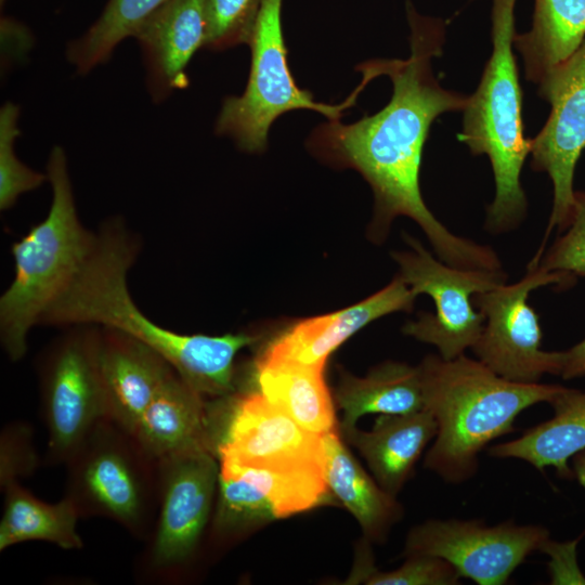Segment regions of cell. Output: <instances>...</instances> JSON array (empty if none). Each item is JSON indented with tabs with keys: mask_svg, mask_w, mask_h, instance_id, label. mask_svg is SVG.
Here are the masks:
<instances>
[{
	"mask_svg": "<svg viewBox=\"0 0 585 585\" xmlns=\"http://www.w3.org/2000/svg\"><path fill=\"white\" fill-rule=\"evenodd\" d=\"M411 54L405 60L377 58L356 66L372 79L390 78L388 104L353 123L340 119L317 126L309 148L323 159L358 170L373 188L375 220L388 227L399 216L413 219L425 232L438 258L460 269L502 270L489 246L448 231L428 209L419 187L422 151L432 122L443 113L464 110L468 96L446 90L431 61L442 54L445 23L420 15L406 0Z\"/></svg>",
	"mask_w": 585,
	"mask_h": 585,
	"instance_id": "6da1fadb",
	"label": "cell"
},
{
	"mask_svg": "<svg viewBox=\"0 0 585 585\" xmlns=\"http://www.w3.org/2000/svg\"><path fill=\"white\" fill-rule=\"evenodd\" d=\"M140 242L119 218L104 222L95 245L68 288L43 313L39 325H95L126 333L161 354L177 374L205 396L235 390L236 354L259 340L250 334L185 335L154 323L136 307L127 275Z\"/></svg>",
	"mask_w": 585,
	"mask_h": 585,
	"instance_id": "7a4b0ae2",
	"label": "cell"
},
{
	"mask_svg": "<svg viewBox=\"0 0 585 585\" xmlns=\"http://www.w3.org/2000/svg\"><path fill=\"white\" fill-rule=\"evenodd\" d=\"M419 366L425 408L438 424L425 467L453 484L474 476L479 453L491 441L512 432L522 411L550 403L566 388L510 381L465 354L453 360L430 354Z\"/></svg>",
	"mask_w": 585,
	"mask_h": 585,
	"instance_id": "3957f363",
	"label": "cell"
},
{
	"mask_svg": "<svg viewBox=\"0 0 585 585\" xmlns=\"http://www.w3.org/2000/svg\"><path fill=\"white\" fill-rule=\"evenodd\" d=\"M46 174L53 193L50 210L12 244L14 275L0 297V340L13 362L24 358L28 333L68 288L96 242V233L78 218L61 146L50 152Z\"/></svg>",
	"mask_w": 585,
	"mask_h": 585,
	"instance_id": "277c9868",
	"label": "cell"
},
{
	"mask_svg": "<svg viewBox=\"0 0 585 585\" xmlns=\"http://www.w3.org/2000/svg\"><path fill=\"white\" fill-rule=\"evenodd\" d=\"M516 2L492 0V53L477 90L468 96L457 135L473 155L490 159L495 196L485 226L491 233L516 227L528 209L520 176L531 154V139L523 131L522 90L512 53Z\"/></svg>",
	"mask_w": 585,
	"mask_h": 585,
	"instance_id": "5b68a950",
	"label": "cell"
},
{
	"mask_svg": "<svg viewBox=\"0 0 585 585\" xmlns=\"http://www.w3.org/2000/svg\"><path fill=\"white\" fill-rule=\"evenodd\" d=\"M65 465L64 496L80 518L105 517L150 540L159 507L158 460L130 431L102 417Z\"/></svg>",
	"mask_w": 585,
	"mask_h": 585,
	"instance_id": "8992f818",
	"label": "cell"
},
{
	"mask_svg": "<svg viewBox=\"0 0 585 585\" xmlns=\"http://www.w3.org/2000/svg\"><path fill=\"white\" fill-rule=\"evenodd\" d=\"M283 0H263L251 37V66L246 89L240 95L227 96L216 122V133L231 138L249 153L266 147L272 123L283 114L296 109L320 113L328 120L340 119L354 105L369 82L361 83L339 104L314 101L311 92L297 86L287 62L282 26Z\"/></svg>",
	"mask_w": 585,
	"mask_h": 585,
	"instance_id": "52a82bcc",
	"label": "cell"
},
{
	"mask_svg": "<svg viewBox=\"0 0 585 585\" xmlns=\"http://www.w3.org/2000/svg\"><path fill=\"white\" fill-rule=\"evenodd\" d=\"M40 356L42 417L48 431L46 465L65 464L92 427L105 417L100 376V327L73 325Z\"/></svg>",
	"mask_w": 585,
	"mask_h": 585,
	"instance_id": "ba28073f",
	"label": "cell"
},
{
	"mask_svg": "<svg viewBox=\"0 0 585 585\" xmlns=\"http://www.w3.org/2000/svg\"><path fill=\"white\" fill-rule=\"evenodd\" d=\"M576 277L563 272L528 268L517 283L473 296L484 325L471 350L498 376L515 382L535 384L545 374L559 375L561 351L542 350L538 315L529 303L531 292L547 285L571 287Z\"/></svg>",
	"mask_w": 585,
	"mask_h": 585,
	"instance_id": "9c48e42d",
	"label": "cell"
},
{
	"mask_svg": "<svg viewBox=\"0 0 585 585\" xmlns=\"http://www.w3.org/2000/svg\"><path fill=\"white\" fill-rule=\"evenodd\" d=\"M411 250L392 253L400 266L399 276L417 296L429 295L433 314L422 313L403 332L433 344L444 360H453L472 348L481 335L484 317L476 311L473 296L504 284L507 274L499 271L460 269L435 259L417 239L404 235Z\"/></svg>",
	"mask_w": 585,
	"mask_h": 585,
	"instance_id": "30bf717a",
	"label": "cell"
},
{
	"mask_svg": "<svg viewBox=\"0 0 585 585\" xmlns=\"http://www.w3.org/2000/svg\"><path fill=\"white\" fill-rule=\"evenodd\" d=\"M214 454L219 463L264 468H325L323 435L302 428L258 389L217 398Z\"/></svg>",
	"mask_w": 585,
	"mask_h": 585,
	"instance_id": "8fae6325",
	"label": "cell"
},
{
	"mask_svg": "<svg viewBox=\"0 0 585 585\" xmlns=\"http://www.w3.org/2000/svg\"><path fill=\"white\" fill-rule=\"evenodd\" d=\"M159 507L146 570L158 577L185 567L196 554L212 514L220 467L210 451L172 455L158 460Z\"/></svg>",
	"mask_w": 585,
	"mask_h": 585,
	"instance_id": "7c38bea8",
	"label": "cell"
},
{
	"mask_svg": "<svg viewBox=\"0 0 585 585\" xmlns=\"http://www.w3.org/2000/svg\"><path fill=\"white\" fill-rule=\"evenodd\" d=\"M537 84L538 95L550 104L545 125L531 139V167L546 172L552 183L545 243L554 229L563 232L569 226L574 208V172L585 150V39Z\"/></svg>",
	"mask_w": 585,
	"mask_h": 585,
	"instance_id": "4fadbf2b",
	"label": "cell"
},
{
	"mask_svg": "<svg viewBox=\"0 0 585 585\" xmlns=\"http://www.w3.org/2000/svg\"><path fill=\"white\" fill-rule=\"evenodd\" d=\"M549 532L541 525L506 521L489 526L480 520H428L407 534L404 555L445 559L461 577L479 585L505 584L535 550H543Z\"/></svg>",
	"mask_w": 585,
	"mask_h": 585,
	"instance_id": "5bb4252c",
	"label": "cell"
},
{
	"mask_svg": "<svg viewBox=\"0 0 585 585\" xmlns=\"http://www.w3.org/2000/svg\"><path fill=\"white\" fill-rule=\"evenodd\" d=\"M416 295L398 276L361 302L329 314L303 320L263 348L255 368L301 365L324 370L328 356L370 322L396 311H410Z\"/></svg>",
	"mask_w": 585,
	"mask_h": 585,
	"instance_id": "9a60e30c",
	"label": "cell"
},
{
	"mask_svg": "<svg viewBox=\"0 0 585 585\" xmlns=\"http://www.w3.org/2000/svg\"><path fill=\"white\" fill-rule=\"evenodd\" d=\"M99 365L105 417L130 432L177 373L155 349L109 327H100Z\"/></svg>",
	"mask_w": 585,
	"mask_h": 585,
	"instance_id": "2e32d148",
	"label": "cell"
},
{
	"mask_svg": "<svg viewBox=\"0 0 585 585\" xmlns=\"http://www.w3.org/2000/svg\"><path fill=\"white\" fill-rule=\"evenodd\" d=\"M154 100L186 84L185 67L199 48H205V0H167L135 29Z\"/></svg>",
	"mask_w": 585,
	"mask_h": 585,
	"instance_id": "e0dca14e",
	"label": "cell"
},
{
	"mask_svg": "<svg viewBox=\"0 0 585 585\" xmlns=\"http://www.w3.org/2000/svg\"><path fill=\"white\" fill-rule=\"evenodd\" d=\"M131 433L156 460L196 451L214 454L212 406L177 373L156 394Z\"/></svg>",
	"mask_w": 585,
	"mask_h": 585,
	"instance_id": "ac0fdd59",
	"label": "cell"
},
{
	"mask_svg": "<svg viewBox=\"0 0 585 585\" xmlns=\"http://www.w3.org/2000/svg\"><path fill=\"white\" fill-rule=\"evenodd\" d=\"M437 431L434 416L424 408L408 414H379L369 431L354 427L342 434L358 448L377 483L395 497Z\"/></svg>",
	"mask_w": 585,
	"mask_h": 585,
	"instance_id": "d6986e66",
	"label": "cell"
},
{
	"mask_svg": "<svg viewBox=\"0 0 585 585\" xmlns=\"http://www.w3.org/2000/svg\"><path fill=\"white\" fill-rule=\"evenodd\" d=\"M549 404L550 419L492 446L490 456L522 459L541 471L554 467L561 478H574L569 460L585 450V391L566 387Z\"/></svg>",
	"mask_w": 585,
	"mask_h": 585,
	"instance_id": "ffe728a7",
	"label": "cell"
},
{
	"mask_svg": "<svg viewBox=\"0 0 585 585\" xmlns=\"http://www.w3.org/2000/svg\"><path fill=\"white\" fill-rule=\"evenodd\" d=\"M336 403L342 411L341 432L356 427L366 414H408L425 408L420 366L388 361L366 376L340 373Z\"/></svg>",
	"mask_w": 585,
	"mask_h": 585,
	"instance_id": "44dd1931",
	"label": "cell"
},
{
	"mask_svg": "<svg viewBox=\"0 0 585 585\" xmlns=\"http://www.w3.org/2000/svg\"><path fill=\"white\" fill-rule=\"evenodd\" d=\"M323 444L325 479L333 497L354 516L369 540H385L402 514L395 497L362 468L338 430L323 435Z\"/></svg>",
	"mask_w": 585,
	"mask_h": 585,
	"instance_id": "7402d4cb",
	"label": "cell"
},
{
	"mask_svg": "<svg viewBox=\"0 0 585 585\" xmlns=\"http://www.w3.org/2000/svg\"><path fill=\"white\" fill-rule=\"evenodd\" d=\"M585 39V0H534L532 26L516 34L514 48L523 60L525 79L538 83Z\"/></svg>",
	"mask_w": 585,
	"mask_h": 585,
	"instance_id": "603a6c76",
	"label": "cell"
},
{
	"mask_svg": "<svg viewBox=\"0 0 585 585\" xmlns=\"http://www.w3.org/2000/svg\"><path fill=\"white\" fill-rule=\"evenodd\" d=\"M4 492L0 520V550L27 541H43L63 549H81L83 542L77 532L80 515L66 496L55 504L37 498L13 481L1 487Z\"/></svg>",
	"mask_w": 585,
	"mask_h": 585,
	"instance_id": "cb8c5ba5",
	"label": "cell"
},
{
	"mask_svg": "<svg viewBox=\"0 0 585 585\" xmlns=\"http://www.w3.org/2000/svg\"><path fill=\"white\" fill-rule=\"evenodd\" d=\"M258 390L302 428L318 435L337 430L324 370L301 365L255 368Z\"/></svg>",
	"mask_w": 585,
	"mask_h": 585,
	"instance_id": "d4e9b609",
	"label": "cell"
},
{
	"mask_svg": "<svg viewBox=\"0 0 585 585\" xmlns=\"http://www.w3.org/2000/svg\"><path fill=\"white\" fill-rule=\"evenodd\" d=\"M219 466L255 483L272 504L277 519L334 499L326 483L324 467L264 468L227 463H219Z\"/></svg>",
	"mask_w": 585,
	"mask_h": 585,
	"instance_id": "484cf974",
	"label": "cell"
},
{
	"mask_svg": "<svg viewBox=\"0 0 585 585\" xmlns=\"http://www.w3.org/2000/svg\"><path fill=\"white\" fill-rule=\"evenodd\" d=\"M167 0H108L82 37L72 41L67 58L79 74L105 62L114 49L132 37L138 26Z\"/></svg>",
	"mask_w": 585,
	"mask_h": 585,
	"instance_id": "4316f807",
	"label": "cell"
},
{
	"mask_svg": "<svg viewBox=\"0 0 585 585\" xmlns=\"http://www.w3.org/2000/svg\"><path fill=\"white\" fill-rule=\"evenodd\" d=\"M274 519L277 518L272 504L255 483L220 468L211 520L217 535L235 536Z\"/></svg>",
	"mask_w": 585,
	"mask_h": 585,
	"instance_id": "83f0119b",
	"label": "cell"
},
{
	"mask_svg": "<svg viewBox=\"0 0 585 585\" xmlns=\"http://www.w3.org/2000/svg\"><path fill=\"white\" fill-rule=\"evenodd\" d=\"M458 571L443 558L427 555L408 556L407 560L392 571H379L368 554L361 550L359 561L348 578L350 584L369 585H455L459 583Z\"/></svg>",
	"mask_w": 585,
	"mask_h": 585,
	"instance_id": "f1b7e54d",
	"label": "cell"
},
{
	"mask_svg": "<svg viewBox=\"0 0 585 585\" xmlns=\"http://www.w3.org/2000/svg\"><path fill=\"white\" fill-rule=\"evenodd\" d=\"M20 108L6 102L0 110V209L11 208L18 196L36 190L47 174L25 166L15 154L14 144L20 134L17 119Z\"/></svg>",
	"mask_w": 585,
	"mask_h": 585,
	"instance_id": "f546056e",
	"label": "cell"
},
{
	"mask_svg": "<svg viewBox=\"0 0 585 585\" xmlns=\"http://www.w3.org/2000/svg\"><path fill=\"white\" fill-rule=\"evenodd\" d=\"M263 0H205V48L224 50L248 43Z\"/></svg>",
	"mask_w": 585,
	"mask_h": 585,
	"instance_id": "4dcf8cb0",
	"label": "cell"
},
{
	"mask_svg": "<svg viewBox=\"0 0 585 585\" xmlns=\"http://www.w3.org/2000/svg\"><path fill=\"white\" fill-rule=\"evenodd\" d=\"M543 255L535 266L585 278V191H575L569 226Z\"/></svg>",
	"mask_w": 585,
	"mask_h": 585,
	"instance_id": "1f68e13d",
	"label": "cell"
},
{
	"mask_svg": "<svg viewBox=\"0 0 585 585\" xmlns=\"http://www.w3.org/2000/svg\"><path fill=\"white\" fill-rule=\"evenodd\" d=\"M38 465L31 427L22 421L6 425L0 435L1 487L31 476Z\"/></svg>",
	"mask_w": 585,
	"mask_h": 585,
	"instance_id": "d6a6232c",
	"label": "cell"
},
{
	"mask_svg": "<svg viewBox=\"0 0 585 585\" xmlns=\"http://www.w3.org/2000/svg\"><path fill=\"white\" fill-rule=\"evenodd\" d=\"M559 376L563 379L585 376V338L570 349L561 351Z\"/></svg>",
	"mask_w": 585,
	"mask_h": 585,
	"instance_id": "836d02e7",
	"label": "cell"
},
{
	"mask_svg": "<svg viewBox=\"0 0 585 585\" xmlns=\"http://www.w3.org/2000/svg\"><path fill=\"white\" fill-rule=\"evenodd\" d=\"M572 459L574 478H576L580 484L585 489V450L577 453Z\"/></svg>",
	"mask_w": 585,
	"mask_h": 585,
	"instance_id": "e575fe53",
	"label": "cell"
},
{
	"mask_svg": "<svg viewBox=\"0 0 585 585\" xmlns=\"http://www.w3.org/2000/svg\"><path fill=\"white\" fill-rule=\"evenodd\" d=\"M4 2H5V0H0L1 5H3Z\"/></svg>",
	"mask_w": 585,
	"mask_h": 585,
	"instance_id": "d590c367",
	"label": "cell"
}]
</instances>
